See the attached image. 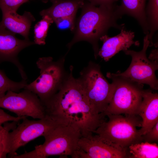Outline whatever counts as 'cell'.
<instances>
[{
  "label": "cell",
  "instance_id": "obj_8",
  "mask_svg": "<svg viewBox=\"0 0 158 158\" xmlns=\"http://www.w3.org/2000/svg\"><path fill=\"white\" fill-rule=\"evenodd\" d=\"M66 123L61 119L46 114L43 118L30 120L25 117L22 122L8 135V157L13 158L21 147L40 136H44L59 125Z\"/></svg>",
  "mask_w": 158,
  "mask_h": 158
},
{
  "label": "cell",
  "instance_id": "obj_25",
  "mask_svg": "<svg viewBox=\"0 0 158 158\" xmlns=\"http://www.w3.org/2000/svg\"><path fill=\"white\" fill-rule=\"evenodd\" d=\"M25 117H15L11 115L0 108V129L2 128L3 125L6 122L13 121L18 122Z\"/></svg>",
  "mask_w": 158,
  "mask_h": 158
},
{
  "label": "cell",
  "instance_id": "obj_10",
  "mask_svg": "<svg viewBox=\"0 0 158 158\" xmlns=\"http://www.w3.org/2000/svg\"><path fill=\"white\" fill-rule=\"evenodd\" d=\"M21 92L10 90L0 98V108L6 109L19 117L29 116L35 119L43 118L45 108L38 96L25 89Z\"/></svg>",
  "mask_w": 158,
  "mask_h": 158
},
{
  "label": "cell",
  "instance_id": "obj_5",
  "mask_svg": "<svg viewBox=\"0 0 158 158\" xmlns=\"http://www.w3.org/2000/svg\"><path fill=\"white\" fill-rule=\"evenodd\" d=\"M107 77L111 79L115 88L111 99L104 113L107 114L137 115L142 100L143 84L110 72Z\"/></svg>",
  "mask_w": 158,
  "mask_h": 158
},
{
  "label": "cell",
  "instance_id": "obj_27",
  "mask_svg": "<svg viewBox=\"0 0 158 158\" xmlns=\"http://www.w3.org/2000/svg\"><path fill=\"white\" fill-rule=\"evenodd\" d=\"M88 2L96 6L103 5L109 7H113L114 3L118 0H87Z\"/></svg>",
  "mask_w": 158,
  "mask_h": 158
},
{
  "label": "cell",
  "instance_id": "obj_24",
  "mask_svg": "<svg viewBox=\"0 0 158 158\" xmlns=\"http://www.w3.org/2000/svg\"><path fill=\"white\" fill-rule=\"evenodd\" d=\"M142 136L143 142L150 143H157L158 141V122L155 124L149 131Z\"/></svg>",
  "mask_w": 158,
  "mask_h": 158
},
{
  "label": "cell",
  "instance_id": "obj_21",
  "mask_svg": "<svg viewBox=\"0 0 158 158\" xmlns=\"http://www.w3.org/2000/svg\"><path fill=\"white\" fill-rule=\"evenodd\" d=\"M54 21L48 16L42 17V19L38 22L35 25L34 29L35 44L44 45L45 39L49 25Z\"/></svg>",
  "mask_w": 158,
  "mask_h": 158
},
{
  "label": "cell",
  "instance_id": "obj_16",
  "mask_svg": "<svg viewBox=\"0 0 158 158\" xmlns=\"http://www.w3.org/2000/svg\"><path fill=\"white\" fill-rule=\"evenodd\" d=\"M147 0H121V4L116 6V12L121 18L127 15L135 18L140 25L144 33L149 34L146 15Z\"/></svg>",
  "mask_w": 158,
  "mask_h": 158
},
{
  "label": "cell",
  "instance_id": "obj_26",
  "mask_svg": "<svg viewBox=\"0 0 158 158\" xmlns=\"http://www.w3.org/2000/svg\"><path fill=\"white\" fill-rule=\"evenodd\" d=\"M30 0H2L4 4L10 9L16 11L21 5Z\"/></svg>",
  "mask_w": 158,
  "mask_h": 158
},
{
  "label": "cell",
  "instance_id": "obj_14",
  "mask_svg": "<svg viewBox=\"0 0 158 158\" xmlns=\"http://www.w3.org/2000/svg\"><path fill=\"white\" fill-rule=\"evenodd\" d=\"M0 8L2 14L0 27L15 34L20 35L25 39L29 40L28 35L31 25L32 22L35 20L32 13L25 11L23 15H19L16 11L9 8L2 0H0Z\"/></svg>",
  "mask_w": 158,
  "mask_h": 158
},
{
  "label": "cell",
  "instance_id": "obj_20",
  "mask_svg": "<svg viewBox=\"0 0 158 158\" xmlns=\"http://www.w3.org/2000/svg\"><path fill=\"white\" fill-rule=\"evenodd\" d=\"M27 84L26 80L23 79L19 82L11 80L3 71L0 69V98L8 91L17 92L21 89H24Z\"/></svg>",
  "mask_w": 158,
  "mask_h": 158
},
{
  "label": "cell",
  "instance_id": "obj_22",
  "mask_svg": "<svg viewBox=\"0 0 158 158\" xmlns=\"http://www.w3.org/2000/svg\"><path fill=\"white\" fill-rule=\"evenodd\" d=\"M18 122H6L0 129V158H6L8 154V135L9 132L15 128Z\"/></svg>",
  "mask_w": 158,
  "mask_h": 158
},
{
  "label": "cell",
  "instance_id": "obj_19",
  "mask_svg": "<svg viewBox=\"0 0 158 158\" xmlns=\"http://www.w3.org/2000/svg\"><path fill=\"white\" fill-rule=\"evenodd\" d=\"M145 12L149 31L148 39L151 46L153 44V37L158 29V0H148Z\"/></svg>",
  "mask_w": 158,
  "mask_h": 158
},
{
  "label": "cell",
  "instance_id": "obj_1",
  "mask_svg": "<svg viewBox=\"0 0 158 158\" xmlns=\"http://www.w3.org/2000/svg\"><path fill=\"white\" fill-rule=\"evenodd\" d=\"M70 69L58 91L44 104L46 113L75 125L82 136H86L105 121L106 116L95 111L78 78L73 76L72 66Z\"/></svg>",
  "mask_w": 158,
  "mask_h": 158
},
{
  "label": "cell",
  "instance_id": "obj_18",
  "mask_svg": "<svg viewBox=\"0 0 158 158\" xmlns=\"http://www.w3.org/2000/svg\"><path fill=\"white\" fill-rule=\"evenodd\" d=\"M128 158H157L158 146L156 142H146L132 144L128 148Z\"/></svg>",
  "mask_w": 158,
  "mask_h": 158
},
{
  "label": "cell",
  "instance_id": "obj_23",
  "mask_svg": "<svg viewBox=\"0 0 158 158\" xmlns=\"http://www.w3.org/2000/svg\"><path fill=\"white\" fill-rule=\"evenodd\" d=\"M75 16H67L58 18L54 21L57 27L61 29L69 28L71 31L75 27Z\"/></svg>",
  "mask_w": 158,
  "mask_h": 158
},
{
  "label": "cell",
  "instance_id": "obj_6",
  "mask_svg": "<svg viewBox=\"0 0 158 158\" xmlns=\"http://www.w3.org/2000/svg\"><path fill=\"white\" fill-rule=\"evenodd\" d=\"M78 79L95 111L104 114L114 92L113 83H109L100 66L92 61L81 71Z\"/></svg>",
  "mask_w": 158,
  "mask_h": 158
},
{
  "label": "cell",
  "instance_id": "obj_28",
  "mask_svg": "<svg viewBox=\"0 0 158 158\" xmlns=\"http://www.w3.org/2000/svg\"><path fill=\"white\" fill-rule=\"evenodd\" d=\"M42 2L44 3H46L48 1H50L51 2H52L53 1H59V0H40Z\"/></svg>",
  "mask_w": 158,
  "mask_h": 158
},
{
  "label": "cell",
  "instance_id": "obj_9",
  "mask_svg": "<svg viewBox=\"0 0 158 158\" xmlns=\"http://www.w3.org/2000/svg\"><path fill=\"white\" fill-rule=\"evenodd\" d=\"M148 34L143 39L142 49L139 51L126 50L125 53L132 58L130 64L124 72H117V75L127 78L130 80L142 84L149 85L153 90L158 89V80L155 71L158 69V61L151 60L146 55V51L150 46Z\"/></svg>",
  "mask_w": 158,
  "mask_h": 158
},
{
  "label": "cell",
  "instance_id": "obj_11",
  "mask_svg": "<svg viewBox=\"0 0 158 158\" xmlns=\"http://www.w3.org/2000/svg\"><path fill=\"white\" fill-rule=\"evenodd\" d=\"M128 149L122 147L93 133L82 136L77 150L72 156L74 158H125Z\"/></svg>",
  "mask_w": 158,
  "mask_h": 158
},
{
  "label": "cell",
  "instance_id": "obj_7",
  "mask_svg": "<svg viewBox=\"0 0 158 158\" xmlns=\"http://www.w3.org/2000/svg\"><path fill=\"white\" fill-rule=\"evenodd\" d=\"M65 56L56 61L51 57L39 58L36 62L40 75L24 89L35 94L44 105L58 91L67 74L64 67Z\"/></svg>",
  "mask_w": 158,
  "mask_h": 158
},
{
  "label": "cell",
  "instance_id": "obj_17",
  "mask_svg": "<svg viewBox=\"0 0 158 158\" xmlns=\"http://www.w3.org/2000/svg\"><path fill=\"white\" fill-rule=\"evenodd\" d=\"M84 0H61L52 2L50 8L40 12L42 17L48 16L53 21L63 17L75 16L78 9L81 8Z\"/></svg>",
  "mask_w": 158,
  "mask_h": 158
},
{
  "label": "cell",
  "instance_id": "obj_12",
  "mask_svg": "<svg viewBox=\"0 0 158 158\" xmlns=\"http://www.w3.org/2000/svg\"><path fill=\"white\" fill-rule=\"evenodd\" d=\"M15 34L0 27V64L4 62L12 63L18 68L22 79L26 80L27 75L18 56L21 50L35 43L29 40L18 39Z\"/></svg>",
  "mask_w": 158,
  "mask_h": 158
},
{
  "label": "cell",
  "instance_id": "obj_2",
  "mask_svg": "<svg viewBox=\"0 0 158 158\" xmlns=\"http://www.w3.org/2000/svg\"><path fill=\"white\" fill-rule=\"evenodd\" d=\"M116 6L109 7L96 6L85 1L81 8V15L75 27L74 36L67 44L68 51L73 45L78 42L85 41L92 45L96 59L99 51L98 41L100 38L106 35L108 30L114 27L121 30L124 24L119 25L117 20L120 18L116 13Z\"/></svg>",
  "mask_w": 158,
  "mask_h": 158
},
{
  "label": "cell",
  "instance_id": "obj_3",
  "mask_svg": "<svg viewBox=\"0 0 158 158\" xmlns=\"http://www.w3.org/2000/svg\"><path fill=\"white\" fill-rule=\"evenodd\" d=\"M81 136L80 130L76 126L63 123L45 135L43 144L36 146L31 151L17 154L13 158H46L53 155L71 157L77 149Z\"/></svg>",
  "mask_w": 158,
  "mask_h": 158
},
{
  "label": "cell",
  "instance_id": "obj_4",
  "mask_svg": "<svg viewBox=\"0 0 158 158\" xmlns=\"http://www.w3.org/2000/svg\"><path fill=\"white\" fill-rule=\"evenodd\" d=\"M138 115L107 114V121H104L95 133L102 138L128 149L130 145L143 142L137 128L141 127L142 119Z\"/></svg>",
  "mask_w": 158,
  "mask_h": 158
},
{
  "label": "cell",
  "instance_id": "obj_13",
  "mask_svg": "<svg viewBox=\"0 0 158 158\" xmlns=\"http://www.w3.org/2000/svg\"><path fill=\"white\" fill-rule=\"evenodd\" d=\"M120 33L116 36L109 37L107 35L102 36L100 40L103 42L102 47L99 49L98 56L107 61L121 51L128 49L132 45L138 46V41L134 40V32L127 30L125 27L121 30Z\"/></svg>",
  "mask_w": 158,
  "mask_h": 158
},
{
  "label": "cell",
  "instance_id": "obj_15",
  "mask_svg": "<svg viewBox=\"0 0 158 158\" xmlns=\"http://www.w3.org/2000/svg\"><path fill=\"white\" fill-rule=\"evenodd\" d=\"M142 99L137 115L142 119L141 128L138 130L142 135L149 131L158 122V94L150 90H143Z\"/></svg>",
  "mask_w": 158,
  "mask_h": 158
}]
</instances>
